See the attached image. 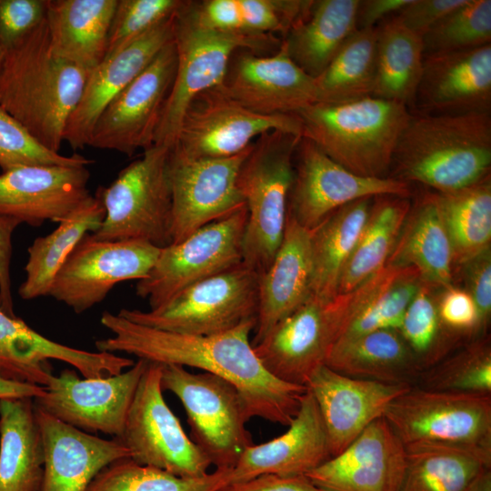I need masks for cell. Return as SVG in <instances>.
<instances>
[{"instance_id": "obj_1", "label": "cell", "mask_w": 491, "mask_h": 491, "mask_svg": "<svg viewBox=\"0 0 491 491\" xmlns=\"http://www.w3.org/2000/svg\"><path fill=\"white\" fill-rule=\"evenodd\" d=\"M100 322L113 336L95 341L98 351L194 367L220 376L238 389L251 418L288 426L307 390L306 386L277 379L264 367L249 339L256 320L206 336L145 326L109 311L103 312Z\"/></svg>"}, {"instance_id": "obj_2", "label": "cell", "mask_w": 491, "mask_h": 491, "mask_svg": "<svg viewBox=\"0 0 491 491\" xmlns=\"http://www.w3.org/2000/svg\"><path fill=\"white\" fill-rule=\"evenodd\" d=\"M88 75L53 53L45 19L5 51L0 72V106L42 145L59 152Z\"/></svg>"}, {"instance_id": "obj_3", "label": "cell", "mask_w": 491, "mask_h": 491, "mask_svg": "<svg viewBox=\"0 0 491 491\" xmlns=\"http://www.w3.org/2000/svg\"><path fill=\"white\" fill-rule=\"evenodd\" d=\"M490 113L411 112L393 157L395 178L449 193L490 175Z\"/></svg>"}, {"instance_id": "obj_4", "label": "cell", "mask_w": 491, "mask_h": 491, "mask_svg": "<svg viewBox=\"0 0 491 491\" xmlns=\"http://www.w3.org/2000/svg\"><path fill=\"white\" fill-rule=\"evenodd\" d=\"M301 136L357 175L386 178L411 111L376 96L326 104L315 102L295 113Z\"/></svg>"}, {"instance_id": "obj_5", "label": "cell", "mask_w": 491, "mask_h": 491, "mask_svg": "<svg viewBox=\"0 0 491 491\" xmlns=\"http://www.w3.org/2000/svg\"><path fill=\"white\" fill-rule=\"evenodd\" d=\"M383 417L406 449L446 447L491 467V395L435 391L412 386Z\"/></svg>"}, {"instance_id": "obj_6", "label": "cell", "mask_w": 491, "mask_h": 491, "mask_svg": "<svg viewBox=\"0 0 491 491\" xmlns=\"http://www.w3.org/2000/svg\"><path fill=\"white\" fill-rule=\"evenodd\" d=\"M300 137L283 131L263 134L253 143L240 170L238 183L247 210L243 263L259 276L270 266L283 239Z\"/></svg>"}, {"instance_id": "obj_7", "label": "cell", "mask_w": 491, "mask_h": 491, "mask_svg": "<svg viewBox=\"0 0 491 491\" xmlns=\"http://www.w3.org/2000/svg\"><path fill=\"white\" fill-rule=\"evenodd\" d=\"M173 42L176 70L154 145L171 147L183 115L192 99L222 84L233 54L246 49L257 55L278 49L281 40L274 35L230 34L200 25L185 1L174 15Z\"/></svg>"}, {"instance_id": "obj_8", "label": "cell", "mask_w": 491, "mask_h": 491, "mask_svg": "<svg viewBox=\"0 0 491 491\" xmlns=\"http://www.w3.org/2000/svg\"><path fill=\"white\" fill-rule=\"evenodd\" d=\"M170 147L153 145L97 191L105 215L93 236L100 240H143L171 244Z\"/></svg>"}, {"instance_id": "obj_9", "label": "cell", "mask_w": 491, "mask_h": 491, "mask_svg": "<svg viewBox=\"0 0 491 491\" xmlns=\"http://www.w3.org/2000/svg\"><path fill=\"white\" fill-rule=\"evenodd\" d=\"M161 386L183 405L190 438L215 469L233 468L254 444L246 428L251 419L247 406L229 381L178 365H161Z\"/></svg>"}, {"instance_id": "obj_10", "label": "cell", "mask_w": 491, "mask_h": 491, "mask_svg": "<svg viewBox=\"0 0 491 491\" xmlns=\"http://www.w3.org/2000/svg\"><path fill=\"white\" fill-rule=\"evenodd\" d=\"M259 275L243 262L182 290L147 311L122 308L134 323L190 335L220 334L256 320Z\"/></svg>"}, {"instance_id": "obj_11", "label": "cell", "mask_w": 491, "mask_h": 491, "mask_svg": "<svg viewBox=\"0 0 491 491\" xmlns=\"http://www.w3.org/2000/svg\"><path fill=\"white\" fill-rule=\"evenodd\" d=\"M355 297V290L331 299L311 295L253 346L264 367L281 381L306 386L340 336Z\"/></svg>"}, {"instance_id": "obj_12", "label": "cell", "mask_w": 491, "mask_h": 491, "mask_svg": "<svg viewBox=\"0 0 491 491\" xmlns=\"http://www.w3.org/2000/svg\"><path fill=\"white\" fill-rule=\"evenodd\" d=\"M161 386V364L148 362L118 439L134 462L181 477L208 474L210 461L185 434Z\"/></svg>"}, {"instance_id": "obj_13", "label": "cell", "mask_w": 491, "mask_h": 491, "mask_svg": "<svg viewBox=\"0 0 491 491\" xmlns=\"http://www.w3.org/2000/svg\"><path fill=\"white\" fill-rule=\"evenodd\" d=\"M246 205L197 229L184 240L160 248L135 294L155 308L186 287L243 262Z\"/></svg>"}, {"instance_id": "obj_14", "label": "cell", "mask_w": 491, "mask_h": 491, "mask_svg": "<svg viewBox=\"0 0 491 491\" xmlns=\"http://www.w3.org/2000/svg\"><path fill=\"white\" fill-rule=\"evenodd\" d=\"M271 131L301 136L295 114L264 115L254 113L227 95L221 85L195 95L183 115L172 155L189 159L235 155Z\"/></svg>"}, {"instance_id": "obj_15", "label": "cell", "mask_w": 491, "mask_h": 491, "mask_svg": "<svg viewBox=\"0 0 491 491\" xmlns=\"http://www.w3.org/2000/svg\"><path fill=\"white\" fill-rule=\"evenodd\" d=\"M160 248L143 240H100L86 234L56 273L48 296L81 314L119 283L148 275Z\"/></svg>"}, {"instance_id": "obj_16", "label": "cell", "mask_w": 491, "mask_h": 491, "mask_svg": "<svg viewBox=\"0 0 491 491\" xmlns=\"http://www.w3.org/2000/svg\"><path fill=\"white\" fill-rule=\"evenodd\" d=\"M176 63L172 40L103 110L88 146L126 155L151 147L174 83Z\"/></svg>"}, {"instance_id": "obj_17", "label": "cell", "mask_w": 491, "mask_h": 491, "mask_svg": "<svg viewBox=\"0 0 491 491\" xmlns=\"http://www.w3.org/2000/svg\"><path fill=\"white\" fill-rule=\"evenodd\" d=\"M409 194L407 182L394 177L357 175L301 136L294 155L287 215L311 231L333 212L353 201L381 195L408 197Z\"/></svg>"}, {"instance_id": "obj_18", "label": "cell", "mask_w": 491, "mask_h": 491, "mask_svg": "<svg viewBox=\"0 0 491 491\" xmlns=\"http://www.w3.org/2000/svg\"><path fill=\"white\" fill-rule=\"evenodd\" d=\"M148 362L137 359L120 374L80 378L64 369L53 376L35 406L51 416L86 433L101 432L119 438L136 387Z\"/></svg>"}, {"instance_id": "obj_19", "label": "cell", "mask_w": 491, "mask_h": 491, "mask_svg": "<svg viewBox=\"0 0 491 491\" xmlns=\"http://www.w3.org/2000/svg\"><path fill=\"white\" fill-rule=\"evenodd\" d=\"M252 146L225 158L189 159L169 153L171 244L246 205L238 179Z\"/></svg>"}, {"instance_id": "obj_20", "label": "cell", "mask_w": 491, "mask_h": 491, "mask_svg": "<svg viewBox=\"0 0 491 491\" xmlns=\"http://www.w3.org/2000/svg\"><path fill=\"white\" fill-rule=\"evenodd\" d=\"M220 85L235 102L264 115L295 114L316 99L315 78L281 45L267 55L235 51Z\"/></svg>"}, {"instance_id": "obj_21", "label": "cell", "mask_w": 491, "mask_h": 491, "mask_svg": "<svg viewBox=\"0 0 491 491\" xmlns=\"http://www.w3.org/2000/svg\"><path fill=\"white\" fill-rule=\"evenodd\" d=\"M49 359L67 363L87 378L112 376L134 364L117 354L90 352L53 341L0 309V376L46 386L53 377Z\"/></svg>"}, {"instance_id": "obj_22", "label": "cell", "mask_w": 491, "mask_h": 491, "mask_svg": "<svg viewBox=\"0 0 491 491\" xmlns=\"http://www.w3.org/2000/svg\"><path fill=\"white\" fill-rule=\"evenodd\" d=\"M306 386L317 405L332 457L383 417L388 405L412 386L351 377L324 364L313 371Z\"/></svg>"}, {"instance_id": "obj_23", "label": "cell", "mask_w": 491, "mask_h": 491, "mask_svg": "<svg viewBox=\"0 0 491 491\" xmlns=\"http://www.w3.org/2000/svg\"><path fill=\"white\" fill-rule=\"evenodd\" d=\"M406 466L405 446L380 417L340 454L306 476L330 491H399Z\"/></svg>"}, {"instance_id": "obj_24", "label": "cell", "mask_w": 491, "mask_h": 491, "mask_svg": "<svg viewBox=\"0 0 491 491\" xmlns=\"http://www.w3.org/2000/svg\"><path fill=\"white\" fill-rule=\"evenodd\" d=\"M90 172L85 165H36L0 174V215L39 226L59 223L91 194Z\"/></svg>"}, {"instance_id": "obj_25", "label": "cell", "mask_w": 491, "mask_h": 491, "mask_svg": "<svg viewBox=\"0 0 491 491\" xmlns=\"http://www.w3.org/2000/svg\"><path fill=\"white\" fill-rule=\"evenodd\" d=\"M415 106L423 114L491 112V44L425 55Z\"/></svg>"}, {"instance_id": "obj_26", "label": "cell", "mask_w": 491, "mask_h": 491, "mask_svg": "<svg viewBox=\"0 0 491 491\" xmlns=\"http://www.w3.org/2000/svg\"><path fill=\"white\" fill-rule=\"evenodd\" d=\"M174 15L107 55L89 72L64 135V141L74 151L88 145L94 125L106 105L173 40Z\"/></svg>"}, {"instance_id": "obj_27", "label": "cell", "mask_w": 491, "mask_h": 491, "mask_svg": "<svg viewBox=\"0 0 491 491\" xmlns=\"http://www.w3.org/2000/svg\"><path fill=\"white\" fill-rule=\"evenodd\" d=\"M330 457L321 415L306 390L288 429L267 442L247 447L231 468L229 484L267 474L306 476Z\"/></svg>"}, {"instance_id": "obj_28", "label": "cell", "mask_w": 491, "mask_h": 491, "mask_svg": "<svg viewBox=\"0 0 491 491\" xmlns=\"http://www.w3.org/2000/svg\"><path fill=\"white\" fill-rule=\"evenodd\" d=\"M35 409L45 447L40 491H87L105 466L130 458L129 451L118 439L98 437L51 416L35 406Z\"/></svg>"}, {"instance_id": "obj_29", "label": "cell", "mask_w": 491, "mask_h": 491, "mask_svg": "<svg viewBox=\"0 0 491 491\" xmlns=\"http://www.w3.org/2000/svg\"><path fill=\"white\" fill-rule=\"evenodd\" d=\"M310 237L309 230L286 215L281 244L270 266L259 276L257 317L252 346L312 295Z\"/></svg>"}, {"instance_id": "obj_30", "label": "cell", "mask_w": 491, "mask_h": 491, "mask_svg": "<svg viewBox=\"0 0 491 491\" xmlns=\"http://www.w3.org/2000/svg\"><path fill=\"white\" fill-rule=\"evenodd\" d=\"M117 0H46L45 22L53 53L85 71L106 57Z\"/></svg>"}, {"instance_id": "obj_31", "label": "cell", "mask_w": 491, "mask_h": 491, "mask_svg": "<svg viewBox=\"0 0 491 491\" xmlns=\"http://www.w3.org/2000/svg\"><path fill=\"white\" fill-rule=\"evenodd\" d=\"M454 252L435 193H426L410 207L386 265L411 266L423 280L445 290L453 286Z\"/></svg>"}, {"instance_id": "obj_32", "label": "cell", "mask_w": 491, "mask_h": 491, "mask_svg": "<svg viewBox=\"0 0 491 491\" xmlns=\"http://www.w3.org/2000/svg\"><path fill=\"white\" fill-rule=\"evenodd\" d=\"M44 465L34 398L0 399V491H40Z\"/></svg>"}, {"instance_id": "obj_33", "label": "cell", "mask_w": 491, "mask_h": 491, "mask_svg": "<svg viewBox=\"0 0 491 491\" xmlns=\"http://www.w3.org/2000/svg\"><path fill=\"white\" fill-rule=\"evenodd\" d=\"M325 365L351 377L411 386L423 372L399 331L394 329L336 342Z\"/></svg>"}, {"instance_id": "obj_34", "label": "cell", "mask_w": 491, "mask_h": 491, "mask_svg": "<svg viewBox=\"0 0 491 491\" xmlns=\"http://www.w3.org/2000/svg\"><path fill=\"white\" fill-rule=\"evenodd\" d=\"M360 0H316L282 38L281 45L305 73L316 78L357 30Z\"/></svg>"}, {"instance_id": "obj_35", "label": "cell", "mask_w": 491, "mask_h": 491, "mask_svg": "<svg viewBox=\"0 0 491 491\" xmlns=\"http://www.w3.org/2000/svg\"><path fill=\"white\" fill-rule=\"evenodd\" d=\"M424 282L415 267L386 266L356 288L354 308L336 342L375 330H399L407 307Z\"/></svg>"}, {"instance_id": "obj_36", "label": "cell", "mask_w": 491, "mask_h": 491, "mask_svg": "<svg viewBox=\"0 0 491 491\" xmlns=\"http://www.w3.org/2000/svg\"><path fill=\"white\" fill-rule=\"evenodd\" d=\"M105 211L98 192L58 223L50 234L39 236L28 247L25 277L18 289L25 300L48 296L53 280L68 256L88 233L95 232Z\"/></svg>"}, {"instance_id": "obj_37", "label": "cell", "mask_w": 491, "mask_h": 491, "mask_svg": "<svg viewBox=\"0 0 491 491\" xmlns=\"http://www.w3.org/2000/svg\"><path fill=\"white\" fill-rule=\"evenodd\" d=\"M374 197L340 207L310 231L312 295L325 299L337 295L342 272L366 224Z\"/></svg>"}, {"instance_id": "obj_38", "label": "cell", "mask_w": 491, "mask_h": 491, "mask_svg": "<svg viewBox=\"0 0 491 491\" xmlns=\"http://www.w3.org/2000/svg\"><path fill=\"white\" fill-rule=\"evenodd\" d=\"M422 37L390 16L376 25L373 96L414 107L423 71Z\"/></svg>"}, {"instance_id": "obj_39", "label": "cell", "mask_w": 491, "mask_h": 491, "mask_svg": "<svg viewBox=\"0 0 491 491\" xmlns=\"http://www.w3.org/2000/svg\"><path fill=\"white\" fill-rule=\"evenodd\" d=\"M408 197L376 195L339 280L337 295L349 293L382 270L410 211Z\"/></svg>"}, {"instance_id": "obj_40", "label": "cell", "mask_w": 491, "mask_h": 491, "mask_svg": "<svg viewBox=\"0 0 491 491\" xmlns=\"http://www.w3.org/2000/svg\"><path fill=\"white\" fill-rule=\"evenodd\" d=\"M435 195L455 262L466 264L490 249V175L465 188Z\"/></svg>"}, {"instance_id": "obj_41", "label": "cell", "mask_w": 491, "mask_h": 491, "mask_svg": "<svg viewBox=\"0 0 491 491\" xmlns=\"http://www.w3.org/2000/svg\"><path fill=\"white\" fill-rule=\"evenodd\" d=\"M376 52V27L357 29L315 78L316 102L336 104L373 95Z\"/></svg>"}, {"instance_id": "obj_42", "label": "cell", "mask_w": 491, "mask_h": 491, "mask_svg": "<svg viewBox=\"0 0 491 491\" xmlns=\"http://www.w3.org/2000/svg\"><path fill=\"white\" fill-rule=\"evenodd\" d=\"M407 466L399 491H463L485 467L474 456L453 448L406 449Z\"/></svg>"}, {"instance_id": "obj_43", "label": "cell", "mask_w": 491, "mask_h": 491, "mask_svg": "<svg viewBox=\"0 0 491 491\" xmlns=\"http://www.w3.org/2000/svg\"><path fill=\"white\" fill-rule=\"evenodd\" d=\"M230 469H215L200 477H181L130 458L101 470L87 491H219L229 484Z\"/></svg>"}, {"instance_id": "obj_44", "label": "cell", "mask_w": 491, "mask_h": 491, "mask_svg": "<svg viewBox=\"0 0 491 491\" xmlns=\"http://www.w3.org/2000/svg\"><path fill=\"white\" fill-rule=\"evenodd\" d=\"M435 391L491 395V348L487 339L473 340L457 354L423 371L416 385Z\"/></svg>"}, {"instance_id": "obj_45", "label": "cell", "mask_w": 491, "mask_h": 491, "mask_svg": "<svg viewBox=\"0 0 491 491\" xmlns=\"http://www.w3.org/2000/svg\"><path fill=\"white\" fill-rule=\"evenodd\" d=\"M430 286L422 284L398 330L423 371L445 358L458 339L443 326Z\"/></svg>"}, {"instance_id": "obj_46", "label": "cell", "mask_w": 491, "mask_h": 491, "mask_svg": "<svg viewBox=\"0 0 491 491\" xmlns=\"http://www.w3.org/2000/svg\"><path fill=\"white\" fill-rule=\"evenodd\" d=\"M424 55L491 44V1L465 0L423 36Z\"/></svg>"}, {"instance_id": "obj_47", "label": "cell", "mask_w": 491, "mask_h": 491, "mask_svg": "<svg viewBox=\"0 0 491 491\" xmlns=\"http://www.w3.org/2000/svg\"><path fill=\"white\" fill-rule=\"evenodd\" d=\"M93 161L79 154L63 155L42 145L19 121L0 106V168L24 166H87Z\"/></svg>"}, {"instance_id": "obj_48", "label": "cell", "mask_w": 491, "mask_h": 491, "mask_svg": "<svg viewBox=\"0 0 491 491\" xmlns=\"http://www.w3.org/2000/svg\"><path fill=\"white\" fill-rule=\"evenodd\" d=\"M182 0H117L111 21L107 55L172 16Z\"/></svg>"}, {"instance_id": "obj_49", "label": "cell", "mask_w": 491, "mask_h": 491, "mask_svg": "<svg viewBox=\"0 0 491 491\" xmlns=\"http://www.w3.org/2000/svg\"><path fill=\"white\" fill-rule=\"evenodd\" d=\"M311 0H238L244 31L249 35L281 34L283 38L309 11Z\"/></svg>"}, {"instance_id": "obj_50", "label": "cell", "mask_w": 491, "mask_h": 491, "mask_svg": "<svg viewBox=\"0 0 491 491\" xmlns=\"http://www.w3.org/2000/svg\"><path fill=\"white\" fill-rule=\"evenodd\" d=\"M46 0H0V44L9 50L45 19Z\"/></svg>"}, {"instance_id": "obj_51", "label": "cell", "mask_w": 491, "mask_h": 491, "mask_svg": "<svg viewBox=\"0 0 491 491\" xmlns=\"http://www.w3.org/2000/svg\"><path fill=\"white\" fill-rule=\"evenodd\" d=\"M437 304L440 320L450 334L458 339L462 336L481 338L477 308L466 290L447 288Z\"/></svg>"}, {"instance_id": "obj_52", "label": "cell", "mask_w": 491, "mask_h": 491, "mask_svg": "<svg viewBox=\"0 0 491 491\" xmlns=\"http://www.w3.org/2000/svg\"><path fill=\"white\" fill-rule=\"evenodd\" d=\"M189 6L196 22L205 28L249 35L244 31L238 0L189 1Z\"/></svg>"}, {"instance_id": "obj_53", "label": "cell", "mask_w": 491, "mask_h": 491, "mask_svg": "<svg viewBox=\"0 0 491 491\" xmlns=\"http://www.w3.org/2000/svg\"><path fill=\"white\" fill-rule=\"evenodd\" d=\"M464 2L465 0H411L393 16L405 27L422 37L442 17Z\"/></svg>"}, {"instance_id": "obj_54", "label": "cell", "mask_w": 491, "mask_h": 491, "mask_svg": "<svg viewBox=\"0 0 491 491\" xmlns=\"http://www.w3.org/2000/svg\"><path fill=\"white\" fill-rule=\"evenodd\" d=\"M468 266L466 290L473 297L478 313V331L482 337L491 313L490 249L465 264Z\"/></svg>"}, {"instance_id": "obj_55", "label": "cell", "mask_w": 491, "mask_h": 491, "mask_svg": "<svg viewBox=\"0 0 491 491\" xmlns=\"http://www.w3.org/2000/svg\"><path fill=\"white\" fill-rule=\"evenodd\" d=\"M20 224L17 219L0 215V309L11 316H15L11 278L13 234Z\"/></svg>"}, {"instance_id": "obj_56", "label": "cell", "mask_w": 491, "mask_h": 491, "mask_svg": "<svg viewBox=\"0 0 491 491\" xmlns=\"http://www.w3.org/2000/svg\"><path fill=\"white\" fill-rule=\"evenodd\" d=\"M219 491H330L313 483L306 476L262 475L227 484Z\"/></svg>"}, {"instance_id": "obj_57", "label": "cell", "mask_w": 491, "mask_h": 491, "mask_svg": "<svg viewBox=\"0 0 491 491\" xmlns=\"http://www.w3.org/2000/svg\"><path fill=\"white\" fill-rule=\"evenodd\" d=\"M411 0H365L360 1L357 15V29L376 27L379 21L395 15Z\"/></svg>"}, {"instance_id": "obj_58", "label": "cell", "mask_w": 491, "mask_h": 491, "mask_svg": "<svg viewBox=\"0 0 491 491\" xmlns=\"http://www.w3.org/2000/svg\"><path fill=\"white\" fill-rule=\"evenodd\" d=\"M45 386L15 381L0 376V399L36 398L45 394Z\"/></svg>"}, {"instance_id": "obj_59", "label": "cell", "mask_w": 491, "mask_h": 491, "mask_svg": "<svg viewBox=\"0 0 491 491\" xmlns=\"http://www.w3.org/2000/svg\"><path fill=\"white\" fill-rule=\"evenodd\" d=\"M463 491H491V467L483 468Z\"/></svg>"}, {"instance_id": "obj_60", "label": "cell", "mask_w": 491, "mask_h": 491, "mask_svg": "<svg viewBox=\"0 0 491 491\" xmlns=\"http://www.w3.org/2000/svg\"><path fill=\"white\" fill-rule=\"evenodd\" d=\"M5 51L3 48V46L1 45V44H0V72H1L3 63H4V60H5Z\"/></svg>"}]
</instances>
